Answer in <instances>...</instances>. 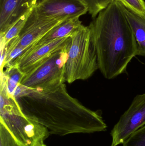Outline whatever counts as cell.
Returning <instances> with one entry per match:
<instances>
[{"mask_svg": "<svg viewBox=\"0 0 145 146\" xmlns=\"http://www.w3.org/2000/svg\"><path fill=\"white\" fill-rule=\"evenodd\" d=\"M14 97L24 115L45 127L50 134L64 136L107 130L100 111L90 110L71 96L64 83L45 90L19 85Z\"/></svg>", "mask_w": 145, "mask_h": 146, "instance_id": "6da1fadb", "label": "cell"}, {"mask_svg": "<svg viewBox=\"0 0 145 146\" xmlns=\"http://www.w3.org/2000/svg\"><path fill=\"white\" fill-rule=\"evenodd\" d=\"M124 8L117 0H112L89 26L99 69L108 80L125 72L129 62L137 56V42Z\"/></svg>", "mask_w": 145, "mask_h": 146, "instance_id": "7a4b0ae2", "label": "cell"}, {"mask_svg": "<svg viewBox=\"0 0 145 146\" xmlns=\"http://www.w3.org/2000/svg\"><path fill=\"white\" fill-rule=\"evenodd\" d=\"M0 123L9 131L18 146H34L50 135L46 128L24 115L14 95L9 92L3 75L1 78Z\"/></svg>", "mask_w": 145, "mask_h": 146, "instance_id": "3957f363", "label": "cell"}, {"mask_svg": "<svg viewBox=\"0 0 145 146\" xmlns=\"http://www.w3.org/2000/svg\"><path fill=\"white\" fill-rule=\"evenodd\" d=\"M71 39L65 65V81L72 83L90 78L99 69L98 56L89 26L82 25Z\"/></svg>", "mask_w": 145, "mask_h": 146, "instance_id": "277c9868", "label": "cell"}, {"mask_svg": "<svg viewBox=\"0 0 145 146\" xmlns=\"http://www.w3.org/2000/svg\"><path fill=\"white\" fill-rule=\"evenodd\" d=\"M62 21L40 17L33 8L18 36L11 40L4 48L1 49V70L9 65L21 53L33 46Z\"/></svg>", "mask_w": 145, "mask_h": 146, "instance_id": "5b68a950", "label": "cell"}, {"mask_svg": "<svg viewBox=\"0 0 145 146\" xmlns=\"http://www.w3.org/2000/svg\"><path fill=\"white\" fill-rule=\"evenodd\" d=\"M70 46L54 53L41 66L23 75L19 85L32 90H45L64 84Z\"/></svg>", "mask_w": 145, "mask_h": 146, "instance_id": "8992f818", "label": "cell"}, {"mask_svg": "<svg viewBox=\"0 0 145 146\" xmlns=\"http://www.w3.org/2000/svg\"><path fill=\"white\" fill-rule=\"evenodd\" d=\"M145 125V93L137 95L111 132V146L123 144L134 133Z\"/></svg>", "mask_w": 145, "mask_h": 146, "instance_id": "52a82bcc", "label": "cell"}, {"mask_svg": "<svg viewBox=\"0 0 145 146\" xmlns=\"http://www.w3.org/2000/svg\"><path fill=\"white\" fill-rule=\"evenodd\" d=\"M71 42V38L67 37L41 46L30 48L14 58L8 65L16 68L23 75L27 74L44 63L54 53L70 46Z\"/></svg>", "mask_w": 145, "mask_h": 146, "instance_id": "ba28073f", "label": "cell"}, {"mask_svg": "<svg viewBox=\"0 0 145 146\" xmlns=\"http://www.w3.org/2000/svg\"><path fill=\"white\" fill-rule=\"evenodd\" d=\"M34 8L40 17L60 21L80 18L88 12L81 0H38Z\"/></svg>", "mask_w": 145, "mask_h": 146, "instance_id": "9c48e42d", "label": "cell"}, {"mask_svg": "<svg viewBox=\"0 0 145 146\" xmlns=\"http://www.w3.org/2000/svg\"><path fill=\"white\" fill-rule=\"evenodd\" d=\"M37 0H0V36L34 7Z\"/></svg>", "mask_w": 145, "mask_h": 146, "instance_id": "30bf717a", "label": "cell"}, {"mask_svg": "<svg viewBox=\"0 0 145 146\" xmlns=\"http://www.w3.org/2000/svg\"><path fill=\"white\" fill-rule=\"evenodd\" d=\"M82 23L80 18L64 21L54 27L41 39L30 48L41 46L57 39L70 37L80 28L83 25Z\"/></svg>", "mask_w": 145, "mask_h": 146, "instance_id": "8fae6325", "label": "cell"}, {"mask_svg": "<svg viewBox=\"0 0 145 146\" xmlns=\"http://www.w3.org/2000/svg\"><path fill=\"white\" fill-rule=\"evenodd\" d=\"M124 12L137 43V56L145 57V19L124 8Z\"/></svg>", "mask_w": 145, "mask_h": 146, "instance_id": "7c38bea8", "label": "cell"}, {"mask_svg": "<svg viewBox=\"0 0 145 146\" xmlns=\"http://www.w3.org/2000/svg\"><path fill=\"white\" fill-rule=\"evenodd\" d=\"M32 10V9H31ZM31 12V11H30ZM30 12L21 17L4 34L1 35V49L4 48L9 42L18 36L23 28Z\"/></svg>", "mask_w": 145, "mask_h": 146, "instance_id": "4fadbf2b", "label": "cell"}, {"mask_svg": "<svg viewBox=\"0 0 145 146\" xmlns=\"http://www.w3.org/2000/svg\"><path fill=\"white\" fill-rule=\"evenodd\" d=\"M87 7L92 18L95 19L99 13L107 7L112 0H81Z\"/></svg>", "mask_w": 145, "mask_h": 146, "instance_id": "5bb4252c", "label": "cell"}, {"mask_svg": "<svg viewBox=\"0 0 145 146\" xmlns=\"http://www.w3.org/2000/svg\"><path fill=\"white\" fill-rule=\"evenodd\" d=\"M126 8L145 19V2L144 0H118Z\"/></svg>", "mask_w": 145, "mask_h": 146, "instance_id": "9a60e30c", "label": "cell"}, {"mask_svg": "<svg viewBox=\"0 0 145 146\" xmlns=\"http://www.w3.org/2000/svg\"><path fill=\"white\" fill-rule=\"evenodd\" d=\"M123 146H145V125L134 133Z\"/></svg>", "mask_w": 145, "mask_h": 146, "instance_id": "2e32d148", "label": "cell"}, {"mask_svg": "<svg viewBox=\"0 0 145 146\" xmlns=\"http://www.w3.org/2000/svg\"><path fill=\"white\" fill-rule=\"evenodd\" d=\"M0 146H18L7 129L0 123Z\"/></svg>", "mask_w": 145, "mask_h": 146, "instance_id": "e0dca14e", "label": "cell"}, {"mask_svg": "<svg viewBox=\"0 0 145 146\" xmlns=\"http://www.w3.org/2000/svg\"><path fill=\"white\" fill-rule=\"evenodd\" d=\"M34 146H47L44 144V141L40 140L37 142Z\"/></svg>", "mask_w": 145, "mask_h": 146, "instance_id": "ac0fdd59", "label": "cell"}, {"mask_svg": "<svg viewBox=\"0 0 145 146\" xmlns=\"http://www.w3.org/2000/svg\"><path fill=\"white\" fill-rule=\"evenodd\" d=\"M117 1H118V0H117Z\"/></svg>", "mask_w": 145, "mask_h": 146, "instance_id": "d6986e66", "label": "cell"}]
</instances>
